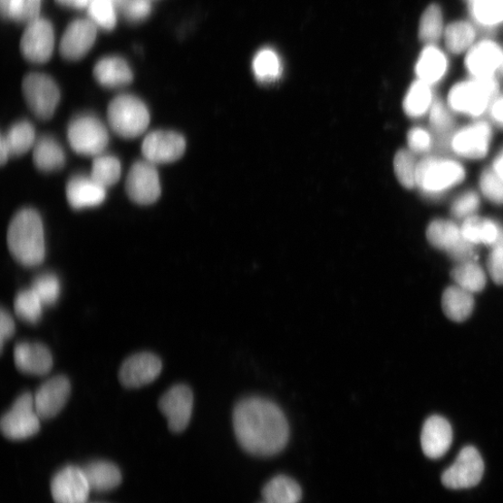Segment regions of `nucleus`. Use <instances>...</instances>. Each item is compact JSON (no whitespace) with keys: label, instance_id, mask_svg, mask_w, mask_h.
<instances>
[{"label":"nucleus","instance_id":"obj_1","mask_svg":"<svg viewBox=\"0 0 503 503\" xmlns=\"http://www.w3.org/2000/svg\"><path fill=\"white\" fill-rule=\"evenodd\" d=\"M233 428L240 446L249 454L272 457L288 444L290 427L275 401L259 396L241 400L233 411Z\"/></svg>","mask_w":503,"mask_h":503},{"label":"nucleus","instance_id":"obj_2","mask_svg":"<svg viewBox=\"0 0 503 503\" xmlns=\"http://www.w3.org/2000/svg\"><path fill=\"white\" fill-rule=\"evenodd\" d=\"M7 243L14 257L22 265H41L45 259L46 245L40 214L32 208L20 210L10 223Z\"/></svg>","mask_w":503,"mask_h":503},{"label":"nucleus","instance_id":"obj_3","mask_svg":"<svg viewBox=\"0 0 503 503\" xmlns=\"http://www.w3.org/2000/svg\"><path fill=\"white\" fill-rule=\"evenodd\" d=\"M108 119L111 129L118 136L132 140L147 131L150 114L146 104L139 97L121 94L114 98L108 109Z\"/></svg>","mask_w":503,"mask_h":503},{"label":"nucleus","instance_id":"obj_4","mask_svg":"<svg viewBox=\"0 0 503 503\" xmlns=\"http://www.w3.org/2000/svg\"><path fill=\"white\" fill-rule=\"evenodd\" d=\"M498 85L494 77L474 78L456 84L449 94V105L456 112L480 117L496 98Z\"/></svg>","mask_w":503,"mask_h":503},{"label":"nucleus","instance_id":"obj_5","mask_svg":"<svg viewBox=\"0 0 503 503\" xmlns=\"http://www.w3.org/2000/svg\"><path fill=\"white\" fill-rule=\"evenodd\" d=\"M464 179L463 166L453 160L427 158L417 167V186L426 195H440Z\"/></svg>","mask_w":503,"mask_h":503},{"label":"nucleus","instance_id":"obj_6","mask_svg":"<svg viewBox=\"0 0 503 503\" xmlns=\"http://www.w3.org/2000/svg\"><path fill=\"white\" fill-rule=\"evenodd\" d=\"M67 140L78 154L95 158L108 148L110 134L102 121L92 114H82L71 121Z\"/></svg>","mask_w":503,"mask_h":503},{"label":"nucleus","instance_id":"obj_7","mask_svg":"<svg viewBox=\"0 0 503 503\" xmlns=\"http://www.w3.org/2000/svg\"><path fill=\"white\" fill-rule=\"evenodd\" d=\"M41 418L35 409V400L30 392L21 394L11 410L4 415L0 427L6 439L24 440L41 429Z\"/></svg>","mask_w":503,"mask_h":503},{"label":"nucleus","instance_id":"obj_8","mask_svg":"<svg viewBox=\"0 0 503 503\" xmlns=\"http://www.w3.org/2000/svg\"><path fill=\"white\" fill-rule=\"evenodd\" d=\"M23 92L31 111L43 121L50 120L60 102V90L47 75L33 73L23 82Z\"/></svg>","mask_w":503,"mask_h":503},{"label":"nucleus","instance_id":"obj_9","mask_svg":"<svg viewBox=\"0 0 503 503\" xmlns=\"http://www.w3.org/2000/svg\"><path fill=\"white\" fill-rule=\"evenodd\" d=\"M126 191L133 203L140 206L154 204L161 194L156 165L147 160L134 162L127 177Z\"/></svg>","mask_w":503,"mask_h":503},{"label":"nucleus","instance_id":"obj_10","mask_svg":"<svg viewBox=\"0 0 503 503\" xmlns=\"http://www.w3.org/2000/svg\"><path fill=\"white\" fill-rule=\"evenodd\" d=\"M426 234L432 247L447 252L460 263L475 257L474 245L463 238L461 228L451 221L434 220L429 225Z\"/></svg>","mask_w":503,"mask_h":503},{"label":"nucleus","instance_id":"obj_11","mask_svg":"<svg viewBox=\"0 0 503 503\" xmlns=\"http://www.w3.org/2000/svg\"><path fill=\"white\" fill-rule=\"evenodd\" d=\"M484 461L477 449L465 447L451 467L442 476V483L450 489H464L479 484L484 475Z\"/></svg>","mask_w":503,"mask_h":503},{"label":"nucleus","instance_id":"obj_12","mask_svg":"<svg viewBox=\"0 0 503 503\" xmlns=\"http://www.w3.org/2000/svg\"><path fill=\"white\" fill-rule=\"evenodd\" d=\"M51 492L55 503H88L92 489L83 469L70 465L53 477Z\"/></svg>","mask_w":503,"mask_h":503},{"label":"nucleus","instance_id":"obj_13","mask_svg":"<svg viewBox=\"0 0 503 503\" xmlns=\"http://www.w3.org/2000/svg\"><path fill=\"white\" fill-rule=\"evenodd\" d=\"M185 150L184 137L173 131H151L142 144L145 160L155 165L175 162L184 155Z\"/></svg>","mask_w":503,"mask_h":503},{"label":"nucleus","instance_id":"obj_14","mask_svg":"<svg viewBox=\"0 0 503 503\" xmlns=\"http://www.w3.org/2000/svg\"><path fill=\"white\" fill-rule=\"evenodd\" d=\"M159 408L167 418L168 427L182 432L189 426L193 411V393L187 385H176L160 399Z\"/></svg>","mask_w":503,"mask_h":503},{"label":"nucleus","instance_id":"obj_15","mask_svg":"<svg viewBox=\"0 0 503 503\" xmlns=\"http://www.w3.org/2000/svg\"><path fill=\"white\" fill-rule=\"evenodd\" d=\"M54 31L50 22L35 19L30 22L21 42V49L29 61L44 63L52 56Z\"/></svg>","mask_w":503,"mask_h":503},{"label":"nucleus","instance_id":"obj_16","mask_svg":"<svg viewBox=\"0 0 503 503\" xmlns=\"http://www.w3.org/2000/svg\"><path fill=\"white\" fill-rule=\"evenodd\" d=\"M162 371L160 359L150 353L129 357L121 365L119 378L127 388H140L154 382Z\"/></svg>","mask_w":503,"mask_h":503},{"label":"nucleus","instance_id":"obj_17","mask_svg":"<svg viewBox=\"0 0 503 503\" xmlns=\"http://www.w3.org/2000/svg\"><path fill=\"white\" fill-rule=\"evenodd\" d=\"M492 131L488 123L480 121L457 131L450 142L452 150L464 158H484L490 147Z\"/></svg>","mask_w":503,"mask_h":503},{"label":"nucleus","instance_id":"obj_18","mask_svg":"<svg viewBox=\"0 0 503 503\" xmlns=\"http://www.w3.org/2000/svg\"><path fill=\"white\" fill-rule=\"evenodd\" d=\"M71 392V382L64 376H56L44 382L34 395L35 409L40 418H54L65 406Z\"/></svg>","mask_w":503,"mask_h":503},{"label":"nucleus","instance_id":"obj_19","mask_svg":"<svg viewBox=\"0 0 503 503\" xmlns=\"http://www.w3.org/2000/svg\"><path fill=\"white\" fill-rule=\"evenodd\" d=\"M503 52L492 41H483L473 45L465 58L466 69L474 78L494 77L500 69Z\"/></svg>","mask_w":503,"mask_h":503},{"label":"nucleus","instance_id":"obj_20","mask_svg":"<svg viewBox=\"0 0 503 503\" xmlns=\"http://www.w3.org/2000/svg\"><path fill=\"white\" fill-rule=\"evenodd\" d=\"M66 198L73 209L96 208L104 203L107 189L91 176L76 175L67 182Z\"/></svg>","mask_w":503,"mask_h":503},{"label":"nucleus","instance_id":"obj_21","mask_svg":"<svg viewBox=\"0 0 503 503\" xmlns=\"http://www.w3.org/2000/svg\"><path fill=\"white\" fill-rule=\"evenodd\" d=\"M19 371L28 375L44 376L53 368V360L49 349L38 343H20L14 352Z\"/></svg>","mask_w":503,"mask_h":503},{"label":"nucleus","instance_id":"obj_22","mask_svg":"<svg viewBox=\"0 0 503 503\" xmlns=\"http://www.w3.org/2000/svg\"><path fill=\"white\" fill-rule=\"evenodd\" d=\"M421 440L424 454L430 459H440L452 444L451 425L443 417H430L423 425Z\"/></svg>","mask_w":503,"mask_h":503},{"label":"nucleus","instance_id":"obj_23","mask_svg":"<svg viewBox=\"0 0 503 503\" xmlns=\"http://www.w3.org/2000/svg\"><path fill=\"white\" fill-rule=\"evenodd\" d=\"M96 28L87 20H76L66 28L61 42V53L65 59L78 60L92 47Z\"/></svg>","mask_w":503,"mask_h":503},{"label":"nucleus","instance_id":"obj_24","mask_svg":"<svg viewBox=\"0 0 503 503\" xmlns=\"http://www.w3.org/2000/svg\"><path fill=\"white\" fill-rule=\"evenodd\" d=\"M96 81L106 88H121L132 81L129 64L121 58L111 56L100 60L93 71Z\"/></svg>","mask_w":503,"mask_h":503},{"label":"nucleus","instance_id":"obj_25","mask_svg":"<svg viewBox=\"0 0 503 503\" xmlns=\"http://www.w3.org/2000/svg\"><path fill=\"white\" fill-rule=\"evenodd\" d=\"M448 59L438 47H425L416 64V74L420 81L432 85L440 82L448 72Z\"/></svg>","mask_w":503,"mask_h":503},{"label":"nucleus","instance_id":"obj_26","mask_svg":"<svg viewBox=\"0 0 503 503\" xmlns=\"http://www.w3.org/2000/svg\"><path fill=\"white\" fill-rule=\"evenodd\" d=\"M82 469L92 491L109 492L121 483V469L112 462L96 460L88 463Z\"/></svg>","mask_w":503,"mask_h":503},{"label":"nucleus","instance_id":"obj_27","mask_svg":"<svg viewBox=\"0 0 503 503\" xmlns=\"http://www.w3.org/2000/svg\"><path fill=\"white\" fill-rule=\"evenodd\" d=\"M33 160L39 170L45 173L56 172L65 164V153L54 138L44 136L37 140L33 148Z\"/></svg>","mask_w":503,"mask_h":503},{"label":"nucleus","instance_id":"obj_28","mask_svg":"<svg viewBox=\"0 0 503 503\" xmlns=\"http://www.w3.org/2000/svg\"><path fill=\"white\" fill-rule=\"evenodd\" d=\"M475 307L474 294L455 285L445 290L442 308L446 316L453 322L461 323L471 316Z\"/></svg>","mask_w":503,"mask_h":503},{"label":"nucleus","instance_id":"obj_29","mask_svg":"<svg viewBox=\"0 0 503 503\" xmlns=\"http://www.w3.org/2000/svg\"><path fill=\"white\" fill-rule=\"evenodd\" d=\"M461 232L469 244L493 247L499 239L502 228L492 220L473 217L465 220Z\"/></svg>","mask_w":503,"mask_h":503},{"label":"nucleus","instance_id":"obj_30","mask_svg":"<svg viewBox=\"0 0 503 503\" xmlns=\"http://www.w3.org/2000/svg\"><path fill=\"white\" fill-rule=\"evenodd\" d=\"M262 495L264 500L270 503H299L302 489L291 478L277 476L266 484Z\"/></svg>","mask_w":503,"mask_h":503},{"label":"nucleus","instance_id":"obj_31","mask_svg":"<svg viewBox=\"0 0 503 503\" xmlns=\"http://www.w3.org/2000/svg\"><path fill=\"white\" fill-rule=\"evenodd\" d=\"M3 136L8 145L11 157H19L35 146L37 142L35 128L27 121L15 123Z\"/></svg>","mask_w":503,"mask_h":503},{"label":"nucleus","instance_id":"obj_32","mask_svg":"<svg viewBox=\"0 0 503 503\" xmlns=\"http://www.w3.org/2000/svg\"><path fill=\"white\" fill-rule=\"evenodd\" d=\"M451 277L458 286L472 294L481 292L487 284L483 268L474 260L459 263L452 271Z\"/></svg>","mask_w":503,"mask_h":503},{"label":"nucleus","instance_id":"obj_33","mask_svg":"<svg viewBox=\"0 0 503 503\" xmlns=\"http://www.w3.org/2000/svg\"><path fill=\"white\" fill-rule=\"evenodd\" d=\"M432 92L430 85L420 80L415 82L406 94L404 111L406 114L413 119L425 115L432 107Z\"/></svg>","mask_w":503,"mask_h":503},{"label":"nucleus","instance_id":"obj_34","mask_svg":"<svg viewBox=\"0 0 503 503\" xmlns=\"http://www.w3.org/2000/svg\"><path fill=\"white\" fill-rule=\"evenodd\" d=\"M445 43L450 52L459 54L469 51L476 40V30L467 22H454L445 30Z\"/></svg>","mask_w":503,"mask_h":503},{"label":"nucleus","instance_id":"obj_35","mask_svg":"<svg viewBox=\"0 0 503 503\" xmlns=\"http://www.w3.org/2000/svg\"><path fill=\"white\" fill-rule=\"evenodd\" d=\"M121 176V163L112 155L101 154L92 161L91 177L101 186H114Z\"/></svg>","mask_w":503,"mask_h":503},{"label":"nucleus","instance_id":"obj_36","mask_svg":"<svg viewBox=\"0 0 503 503\" xmlns=\"http://www.w3.org/2000/svg\"><path fill=\"white\" fill-rule=\"evenodd\" d=\"M253 69L261 82L277 81L283 73V64L278 54L272 49H263L255 57Z\"/></svg>","mask_w":503,"mask_h":503},{"label":"nucleus","instance_id":"obj_37","mask_svg":"<svg viewBox=\"0 0 503 503\" xmlns=\"http://www.w3.org/2000/svg\"><path fill=\"white\" fill-rule=\"evenodd\" d=\"M42 300L32 288L20 291L15 299V311L16 315L28 324L40 322L44 313Z\"/></svg>","mask_w":503,"mask_h":503},{"label":"nucleus","instance_id":"obj_38","mask_svg":"<svg viewBox=\"0 0 503 503\" xmlns=\"http://www.w3.org/2000/svg\"><path fill=\"white\" fill-rule=\"evenodd\" d=\"M443 14L439 5H431L423 13L420 26V40L428 44L433 45L438 43L443 34Z\"/></svg>","mask_w":503,"mask_h":503},{"label":"nucleus","instance_id":"obj_39","mask_svg":"<svg viewBox=\"0 0 503 503\" xmlns=\"http://www.w3.org/2000/svg\"><path fill=\"white\" fill-rule=\"evenodd\" d=\"M469 12L481 25L500 24L503 23V0H471Z\"/></svg>","mask_w":503,"mask_h":503},{"label":"nucleus","instance_id":"obj_40","mask_svg":"<svg viewBox=\"0 0 503 503\" xmlns=\"http://www.w3.org/2000/svg\"><path fill=\"white\" fill-rule=\"evenodd\" d=\"M417 167L418 164L411 151L401 150L395 155L394 171L402 187L413 189L417 185Z\"/></svg>","mask_w":503,"mask_h":503},{"label":"nucleus","instance_id":"obj_41","mask_svg":"<svg viewBox=\"0 0 503 503\" xmlns=\"http://www.w3.org/2000/svg\"><path fill=\"white\" fill-rule=\"evenodd\" d=\"M31 288L47 307L55 305L61 295V282L53 273L40 275L34 280Z\"/></svg>","mask_w":503,"mask_h":503},{"label":"nucleus","instance_id":"obj_42","mask_svg":"<svg viewBox=\"0 0 503 503\" xmlns=\"http://www.w3.org/2000/svg\"><path fill=\"white\" fill-rule=\"evenodd\" d=\"M3 13L18 21L32 22L37 19L41 0H3Z\"/></svg>","mask_w":503,"mask_h":503},{"label":"nucleus","instance_id":"obj_43","mask_svg":"<svg viewBox=\"0 0 503 503\" xmlns=\"http://www.w3.org/2000/svg\"><path fill=\"white\" fill-rule=\"evenodd\" d=\"M89 14L94 23L104 29L111 30L116 24L113 0H92Z\"/></svg>","mask_w":503,"mask_h":503},{"label":"nucleus","instance_id":"obj_44","mask_svg":"<svg viewBox=\"0 0 503 503\" xmlns=\"http://www.w3.org/2000/svg\"><path fill=\"white\" fill-rule=\"evenodd\" d=\"M480 188L483 194L492 203L503 204V180L493 171H485L480 179Z\"/></svg>","mask_w":503,"mask_h":503},{"label":"nucleus","instance_id":"obj_45","mask_svg":"<svg viewBox=\"0 0 503 503\" xmlns=\"http://www.w3.org/2000/svg\"><path fill=\"white\" fill-rule=\"evenodd\" d=\"M430 121L435 132L445 136L452 127V117L448 109L440 101L433 103L430 111Z\"/></svg>","mask_w":503,"mask_h":503},{"label":"nucleus","instance_id":"obj_46","mask_svg":"<svg viewBox=\"0 0 503 503\" xmlns=\"http://www.w3.org/2000/svg\"><path fill=\"white\" fill-rule=\"evenodd\" d=\"M488 273L495 284L503 285V229L498 242L492 247L488 259Z\"/></svg>","mask_w":503,"mask_h":503},{"label":"nucleus","instance_id":"obj_47","mask_svg":"<svg viewBox=\"0 0 503 503\" xmlns=\"http://www.w3.org/2000/svg\"><path fill=\"white\" fill-rule=\"evenodd\" d=\"M480 199L479 195L473 191H468L460 195L453 203L452 213L456 218H469L479 208Z\"/></svg>","mask_w":503,"mask_h":503},{"label":"nucleus","instance_id":"obj_48","mask_svg":"<svg viewBox=\"0 0 503 503\" xmlns=\"http://www.w3.org/2000/svg\"><path fill=\"white\" fill-rule=\"evenodd\" d=\"M408 142L413 152L424 153L431 148L432 139L427 130L416 127L410 131L408 134Z\"/></svg>","mask_w":503,"mask_h":503},{"label":"nucleus","instance_id":"obj_49","mask_svg":"<svg viewBox=\"0 0 503 503\" xmlns=\"http://www.w3.org/2000/svg\"><path fill=\"white\" fill-rule=\"evenodd\" d=\"M150 0H126L124 13L129 20L139 22L150 15Z\"/></svg>","mask_w":503,"mask_h":503},{"label":"nucleus","instance_id":"obj_50","mask_svg":"<svg viewBox=\"0 0 503 503\" xmlns=\"http://www.w3.org/2000/svg\"><path fill=\"white\" fill-rule=\"evenodd\" d=\"M0 338H2V351H4V347L5 342L10 340L15 332V324L14 318L11 316L9 313H7L5 309L2 311V319H0Z\"/></svg>","mask_w":503,"mask_h":503},{"label":"nucleus","instance_id":"obj_51","mask_svg":"<svg viewBox=\"0 0 503 503\" xmlns=\"http://www.w3.org/2000/svg\"><path fill=\"white\" fill-rule=\"evenodd\" d=\"M489 111L494 122L503 128V95L496 96L489 107Z\"/></svg>","mask_w":503,"mask_h":503},{"label":"nucleus","instance_id":"obj_52","mask_svg":"<svg viewBox=\"0 0 503 503\" xmlns=\"http://www.w3.org/2000/svg\"><path fill=\"white\" fill-rule=\"evenodd\" d=\"M10 157H11V154H10L8 145L4 136H2V140H0V162H2L3 165H5L8 161Z\"/></svg>","mask_w":503,"mask_h":503},{"label":"nucleus","instance_id":"obj_53","mask_svg":"<svg viewBox=\"0 0 503 503\" xmlns=\"http://www.w3.org/2000/svg\"><path fill=\"white\" fill-rule=\"evenodd\" d=\"M492 171L503 180V150L495 159Z\"/></svg>","mask_w":503,"mask_h":503},{"label":"nucleus","instance_id":"obj_54","mask_svg":"<svg viewBox=\"0 0 503 503\" xmlns=\"http://www.w3.org/2000/svg\"><path fill=\"white\" fill-rule=\"evenodd\" d=\"M57 2L64 6L73 8H84L89 5V0H57Z\"/></svg>","mask_w":503,"mask_h":503},{"label":"nucleus","instance_id":"obj_55","mask_svg":"<svg viewBox=\"0 0 503 503\" xmlns=\"http://www.w3.org/2000/svg\"><path fill=\"white\" fill-rule=\"evenodd\" d=\"M500 72L503 73V58H502V62H501V65H500Z\"/></svg>","mask_w":503,"mask_h":503},{"label":"nucleus","instance_id":"obj_56","mask_svg":"<svg viewBox=\"0 0 503 503\" xmlns=\"http://www.w3.org/2000/svg\"><path fill=\"white\" fill-rule=\"evenodd\" d=\"M261 503H270V502H267V501H265V500H264V501H263V502H261Z\"/></svg>","mask_w":503,"mask_h":503},{"label":"nucleus","instance_id":"obj_57","mask_svg":"<svg viewBox=\"0 0 503 503\" xmlns=\"http://www.w3.org/2000/svg\"><path fill=\"white\" fill-rule=\"evenodd\" d=\"M89 503V502H88ZM92 503H99V502H92Z\"/></svg>","mask_w":503,"mask_h":503}]
</instances>
